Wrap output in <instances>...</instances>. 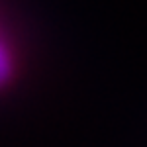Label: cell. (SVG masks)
<instances>
[{
    "mask_svg": "<svg viewBox=\"0 0 147 147\" xmlns=\"http://www.w3.org/2000/svg\"><path fill=\"white\" fill-rule=\"evenodd\" d=\"M10 73H12V57H10V51H8V47L0 41V84L10 77Z\"/></svg>",
    "mask_w": 147,
    "mask_h": 147,
    "instance_id": "1",
    "label": "cell"
}]
</instances>
